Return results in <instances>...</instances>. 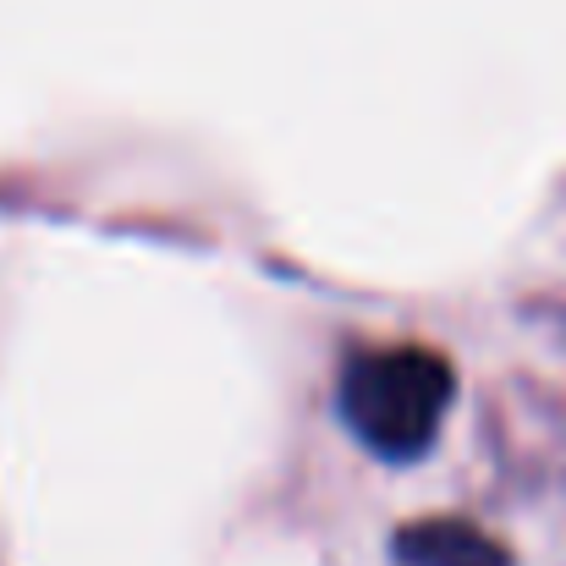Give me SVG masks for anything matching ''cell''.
Instances as JSON below:
<instances>
[{"label": "cell", "mask_w": 566, "mask_h": 566, "mask_svg": "<svg viewBox=\"0 0 566 566\" xmlns=\"http://www.w3.org/2000/svg\"><path fill=\"white\" fill-rule=\"evenodd\" d=\"M457 375L434 347H375L342 369V418L385 462H412L434 446Z\"/></svg>", "instance_id": "obj_1"}, {"label": "cell", "mask_w": 566, "mask_h": 566, "mask_svg": "<svg viewBox=\"0 0 566 566\" xmlns=\"http://www.w3.org/2000/svg\"><path fill=\"white\" fill-rule=\"evenodd\" d=\"M401 566H512L506 545L468 517H423L396 534Z\"/></svg>", "instance_id": "obj_2"}]
</instances>
